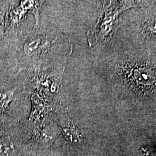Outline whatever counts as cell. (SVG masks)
I'll return each instance as SVG.
<instances>
[{"label":"cell","mask_w":156,"mask_h":156,"mask_svg":"<svg viewBox=\"0 0 156 156\" xmlns=\"http://www.w3.org/2000/svg\"><path fill=\"white\" fill-rule=\"evenodd\" d=\"M9 62L18 72L66 67L73 45L65 34L49 26L33 28L9 42Z\"/></svg>","instance_id":"1"},{"label":"cell","mask_w":156,"mask_h":156,"mask_svg":"<svg viewBox=\"0 0 156 156\" xmlns=\"http://www.w3.org/2000/svg\"><path fill=\"white\" fill-rule=\"evenodd\" d=\"M106 62L108 81L113 91L134 101L155 100L156 55L135 47L115 49Z\"/></svg>","instance_id":"2"},{"label":"cell","mask_w":156,"mask_h":156,"mask_svg":"<svg viewBox=\"0 0 156 156\" xmlns=\"http://www.w3.org/2000/svg\"><path fill=\"white\" fill-rule=\"evenodd\" d=\"M66 67H53L27 71L23 82V93L30 95V116L41 120L56 108L62 93V79Z\"/></svg>","instance_id":"3"},{"label":"cell","mask_w":156,"mask_h":156,"mask_svg":"<svg viewBox=\"0 0 156 156\" xmlns=\"http://www.w3.org/2000/svg\"><path fill=\"white\" fill-rule=\"evenodd\" d=\"M135 8L127 17L123 14L122 26L126 28L134 47L156 55V1H140Z\"/></svg>","instance_id":"4"},{"label":"cell","mask_w":156,"mask_h":156,"mask_svg":"<svg viewBox=\"0 0 156 156\" xmlns=\"http://www.w3.org/2000/svg\"><path fill=\"white\" fill-rule=\"evenodd\" d=\"M140 1H101L102 12L94 25L87 33L90 46L102 45L111 39L122 26L125 11L136 8Z\"/></svg>","instance_id":"5"},{"label":"cell","mask_w":156,"mask_h":156,"mask_svg":"<svg viewBox=\"0 0 156 156\" xmlns=\"http://www.w3.org/2000/svg\"><path fill=\"white\" fill-rule=\"evenodd\" d=\"M11 1L5 17V34L9 44L12 39L27 30L23 28V22L29 14L33 15L35 23L33 28H39L41 25V13L44 1Z\"/></svg>","instance_id":"6"},{"label":"cell","mask_w":156,"mask_h":156,"mask_svg":"<svg viewBox=\"0 0 156 156\" xmlns=\"http://www.w3.org/2000/svg\"><path fill=\"white\" fill-rule=\"evenodd\" d=\"M11 1H0V66L6 58L9 61L10 48L5 34V17Z\"/></svg>","instance_id":"7"},{"label":"cell","mask_w":156,"mask_h":156,"mask_svg":"<svg viewBox=\"0 0 156 156\" xmlns=\"http://www.w3.org/2000/svg\"><path fill=\"white\" fill-rule=\"evenodd\" d=\"M60 126L62 134L67 140L72 143H80L82 140V135L79 128L67 119H61Z\"/></svg>","instance_id":"8"},{"label":"cell","mask_w":156,"mask_h":156,"mask_svg":"<svg viewBox=\"0 0 156 156\" xmlns=\"http://www.w3.org/2000/svg\"><path fill=\"white\" fill-rule=\"evenodd\" d=\"M17 87L8 90L4 93L0 92V113H5L8 111Z\"/></svg>","instance_id":"9"},{"label":"cell","mask_w":156,"mask_h":156,"mask_svg":"<svg viewBox=\"0 0 156 156\" xmlns=\"http://www.w3.org/2000/svg\"><path fill=\"white\" fill-rule=\"evenodd\" d=\"M15 151V146L9 135L0 136V156H10Z\"/></svg>","instance_id":"10"},{"label":"cell","mask_w":156,"mask_h":156,"mask_svg":"<svg viewBox=\"0 0 156 156\" xmlns=\"http://www.w3.org/2000/svg\"><path fill=\"white\" fill-rule=\"evenodd\" d=\"M4 114L5 113H0V129L5 124L6 122V119Z\"/></svg>","instance_id":"11"},{"label":"cell","mask_w":156,"mask_h":156,"mask_svg":"<svg viewBox=\"0 0 156 156\" xmlns=\"http://www.w3.org/2000/svg\"><path fill=\"white\" fill-rule=\"evenodd\" d=\"M1 66H0V69H1Z\"/></svg>","instance_id":"12"}]
</instances>
